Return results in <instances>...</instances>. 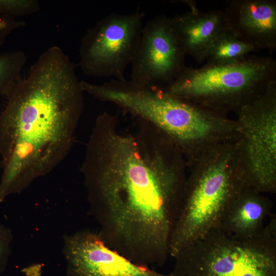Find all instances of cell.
Here are the masks:
<instances>
[{"instance_id":"1","label":"cell","mask_w":276,"mask_h":276,"mask_svg":"<svg viewBox=\"0 0 276 276\" xmlns=\"http://www.w3.org/2000/svg\"><path fill=\"white\" fill-rule=\"evenodd\" d=\"M134 118L126 129L116 116L100 114L80 170L104 243L137 264L162 266L170 257L188 166L164 132Z\"/></svg>"},{"instance_id":"15","label":"cell","mask_w":276,"mask_h":276,"mask_svg":"<svg viewBox=\"0 0 276 276\" xmlns=\"http://www.w3.org/2000/svg\"><path fill=\"white\" fill-rule=\"evenodd\" d=\"M27 60L22 51L0 53V96L8 97L21 81V72Z\"/></svg>"},{"instance_id":"9","label":"cell","mask_w":276,"mask_h":276,"mask_svg":"<svg viewBox=\"0 0 276 276\" xmlns=\"http://www.w3.org/2000/svg\"><path fill=\"white\" fill-rule=\"evenodd\" d=\"M186 53L172 28L170 17L162 14L143 25L131 61L134 83L163 88L186 66Z\"/></svg>"},{"instance_id":"4","label":"cell","mask_w":276,"mask_h":276,"mask_svg":"<svg viewBox=\"0 0 276 276\" xmlns=\"http://www.w3.org/2000/svg\"><path fill=\"white\" fill-rule=\"evenodd\" d=\"M188 169L182 203L170 241L172 258L217 228L246 183L240 139L215 147Z\"/></svg>"},{"instance_id":"16","label":"cell","mask_w":276,"mask_h":276,"mask_svg":"<svg viewBox=\"0 0 276 276\" xmlns=\"http://www.w3.org/2000/svg\"><path fill=\"white\" fill-rule=\"evenodd\" d=\"M39 9L36 0H0V16L16 18L32 14Z\"/></svg>"},{"instance_id":"10","label":"cell","mask_w":276,"mask_h":276,"mask_svg":"<svg viewBox=\"0 0 276 276\" xmlns=\"http://www.w3.org/2000/svg\"><path fill=\"white\" fill-rule=\"evenodd\" d=\"M63 250L68 276H171L132 262L88 229L65 236Z\"/></svg>"},{"instance_id":"18","label":"cell","mask_w":276,"mask_h":276,"mask_svg":"<svg viewBox=\"0 0 276 276\" xmlns=\"http://www.w3.org/2000/svg\"><path fill=\"white\" fill-rule=\"evenodd\" d=\"M26 25V22L16 18L0 16V48L8 37L15 30Z\"/></svg>"},{"instance_id":"13","label":"cell","mask_w":276,"mask_h":276,"mask_svg":"<svg viewBox=\"0 0 276 276\" xmlns=\"http://www.w3.org/2000/svg\"><path fill=\"white\" fill-rule=\"evenodd\" d=\"M265 194L245 184L232 202L217 228L235 238L250 239L264 229L271 214L272 201Z\"/></svg>"},{"instance_id":"3","label":"cell","mask_w":276,"mask_h":276,"mask_svg":"<svg viewBox=\"0 0 276 276\" xmlns=\"http://www.w3.org/2000/svg\"><path fill=\"white\" fill-rule=\"evenodd\" d=\"M105 98L164 132L179 149L188 168L215 147L241 137L236 120L193 105L160 88L115 80L108 85Z\"/></svg>"},{"instance_id":"2","label":"cell","mask_w":276,"mask_h":276,"mask_svg":"<svg viewBox=\"0 0 276 276\" xmlns=\"http://www.w3.org/2000/svg\"><path fill=\"white\" fill-rule=\"evenodd\" d=\"M75 65L58 46L44 51L0 112V202L46 175L73 145L84 106Z\"/></svg>"},{"instance_id":"11","label":"cell","mask_w":276,"mask_h":276,"mask_svg":"<svg viewBox=\"0 0 276 276\" xmlns=\"http://www.w3.org/2000/svg\"><path fill=\"white\" fill-rule=\"evenodd\" d=\"M224 11L229 30L259 51L276 49V1L231 0Z\"/></svg>"},{"instance_id":"12","label":"cell","mask_w":276,"mask_h":276,"mask_svg":"<svg viewBox=\"0 0 276 276\" xmlns=\"http://www.w3.org/2000/svg\"><path fill=\"white\" fill-rule=\"evenodd\" d=\"M191 10L170 17L172 28L186 54L198 62L205 60L214 42L229 30L224 11L201 12L192 2Z\"/></svg>"},{"instance_id":"8","label":"cell","mask_w":276,"mask_h":276,"mask_svg":"<svg viewBox=\"0 0 276 276\" xmlns=\"http://www.w3.org/2000/svg\"><path fill=\"white\" fill-rule=\"evenodd\" d=\"M246 184L276 191V84L237 112Z\"/></svg>"},{"instance_id":"7","label":"cell","mask_w":276,"mask_h":276,"mask_svg":"<svg viewBox=\"0 0 276 276\" xmlns=\"http://www.w3.org/2000/svg\"><path fill=\"white\" fill-rule=\"evenodd\" d=\"M145 14L111 13L89 29L79 50L78 65L85 75L124 80L141 35Z\"/></svg>"},{"instance_id":"5","label":"cell","mask_w":276,"mask_h":276,"mask_svg":"<svg viewBox=\"0 0 276 276\" xmlns=\"http://www.w3.org/2000/svg\"><path fill=\"white\" fill-rule=\"evenodd\" d=\"M276 83V61L249 55L228 64L186 66L166 93L193 105L227 116L264 94Z\"/></svg>"},{"instance_id":"17","label":"cell","mask_w":276,"mask_h":276,"mask_svg":"<svg viewBox=\"0 0 276 276\" xmlns=\"http://www.w3.org/2000/svg\"><path fill=\"white\" fill-rule=\"evenodd\" d=\"M13 235L10 228L0 224V274L6 268L11 254Z\"/></svg>"},{"instance_id":"14","label":"cell","mask_w":276,"mask_h":276,"mask_svg":"<svg viewBox=\"0 0 276 276\" xmlns=\"http://www.w3.org/2000/svg\"><path fill=\"white\" fill-rule=\"evenodd\" d=\"M258 51L255 47L242 41L228 30L212 44L205 60L206 63L210 64L232 63Z\"/></svg>"},{"instance_id":"6","label":"cell","mask_w":276,"mask_h":276,"mask_svg":"<svg viewBox=\"0 0 276 276\" xmlns=\"http://www.w3.org/2000/svg\"><path fill=\"white\" fill-rule=\"evenodd\" d=\"M270 216L249 239L213 229L173 257L171 276H276V217Z\"/></svg>"}]
</instances>
